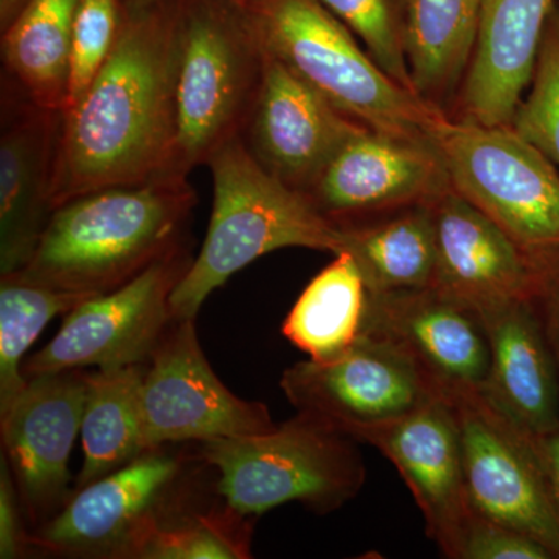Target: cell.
Here are the masks:
<instances>
[{"instance_id":"obj_12","label":"cell","mask_w":559,"mask_h":559,"mask_svg":"<svg viewBox=\"0 0 559 559\" xmlns=\"http://www.w3.org/2000/svg\"><path fill=\"white\" fill-rule=\"evenodd\" d=\"M186 462L164 448L75 489L53 518L32 532V549L75 558L123 559L151 522L179 503Z\"/></svg>"},{"instance_id":"obj_31","label":"cell","mask_w":559,"mask_h":559,"mask_svg":"<svg viewBox=\"0 0 559 559\" xmlns=\"http://www.w3.org/2000/svg\"><path fill=\"white\" fill-rule=\"evenodd\" d=\"M121 14V0H80L73 22L68 109L86 94L112 53L119 38Z\"/></svg>"},{"instance_id":"obj_11","label":"cell","mask_w":559,"mask_h":559,"mask_svg":"<svg viewBox=\"0 0 559 559\" xmlns=\"http://www.w3.org/2000/svg\"><path fill=\"white\" fill-rule=\"evenodd\" d=\"M142 415L146 451L275 428L263 403L238 399L216 377L191 319L175 320L146 364Z\"/></svg>"},{"instance_id":"obj_26","label":"cell","mask_w":559,"mask_h":559,"mask_svg":"<svg viewBox=\"0 0 559 559\" xmlns=\"http://www.w3.org/2000/svg\"><path fill=\"white\" fill-rule=\"evenodd\" d=\"M369 289L348 253L334 255L308 283L282 325L283 336L312 360L326 362L362 334Z\"/></svg>"},{"instance_id":"obj_36","label":"cell","mask_w":559,"mask_h":559,"mask_svg":"<svg viewBox=\"0 0 559 559\" xmlns=\"http://www.w3.org/2000/svg\"><path fill=\"white\" fill-rule=\"evenodd\" d=\"M31 3L32 0H0V32L9 31Z\"/></svg>"},{"instance_id":"obj_18","label":"cell","mask_w":559,"mask_h":559,"mask_svg":"<svg viewBox=\"0 0 559 559\" xmlns=\"http://www.w3.org/2000/svg\"><path fill=\"white\" fill-rule=\"evenodd\" d=\"M362 334L403 349L437 392L481 389L487 381L489 348L479 318L436 288L369 293Z\"/></svg>"},{"instance_id":"obj_3","label":"cell","mask_w":559,"mask_h":559,"mask_svg":"<svg viewBox=\"0 0 559 559\" xmlns=\"http://www.w3.org/2000/svg\"><path fill=\"white\" fill-rule=\"evenodd\" d=\"M207 167L213 210L207 237L173 290V319H197L213 290L260 257L285 248L342 250V230L307 197L275 179L250 156L240 138L221 146Z\"/></svg>"},{"instance_id":"obj_37","label":"cell","mask_w":559,"mask_h":559,"mask_svg":"<svg viewBox=\"0 0 559 559\" xmlns=\"http://www.w3.org/2000/svg\"><path fill=\"white\" fill-rule=\"evenodd\" d=\"M157 2V0H121L123 5H148V3ZM238 2L246 3V5L252 7L257 3L263 2V0H238Z\"/></svg>"},{"instance_id":"obj_10","label":"cell","mask_w":559,"mask_h":559,"mask_svg":"<svg viewBox=\"0 0 559 559\" xmlns=\"http://www.w3.org/2000/svg\"><path fill=\"white\" fill-rule=\"evenodd\" d=\"M280 388L299 414L358 443L439 395L403 349L369 334H360L347 352L326 362L294 364L283 371Z\"/></svg>"},{"instance_id":"obj_23","label":"cell","mask_w":559,"mask_h":559,"mask_svg":"<svg viewBox=\"0 0 559 559\" xmlns=\"http://www.w3.org/2000/svg\"><path fill=\"white\" fill-rule=\"evenodd\" d=\"M146 364L109 367L87 373L81 419L84 462L75 489L102 479L145 454L142 385Z\"/></svg>"},{"instance_id":"obj_2","label":"cell","mask_w":559,"mask_h":559,"mask_svg":"<svg viewBox=\"0 0 559 559\" xmlns=\"http://www.w3.org/2000/svg\"><path fill=\"white\" fill-rule=\"evenodd\" d=\"M197 205L189 179L106 187L62 202L14 277L66 293H109L183 245Z\"/></svg>"},{"instance_id":"obj_17","label":"cell","mask_w":559,"mask_h":559,"mask_svg":"<svg viewBox=\"0 0 559 559\" xmlns=\"http://www.w3.org/2000/svg\"><path fill=\"white\" fill-rule=\"evenodd\" d=\"M362 443L399 469L425 518L428 538L444 558L459 559L473 509L450 403L439 393L406 417L371 430Z\"/></svg>"},{"instance_id":"obj_8","label":"cell","mask_w":559,"mask_h":559,"mask_svg":"<svg viewBox=\"0 0 559 559\" xmlns=\"http://www.w3.org/2000/svg\"><path fill=\"white\" fill-rule=\"evenodd\" d=\"M457 423L471 509L559 559V511L527 432L477 388L440 390Z\"/></svg>"},{"instance_id":"obj_30","label":"cell","mask_w":559,"mask_h":559,"mask_svg":"<svg viewBox=\"0 0 559 559\" xmlns=\"http://www.w3.org/2000/svg\"><path fill=\"white\" fill-rule=\"evenodd\" d=\"M510 127L559 170V2L544 28L527 97H522Z\"/></svg>"},{"instance_id":"obj_20","label":"cell","mask_w":559,"mask_h":559,"mask_svg":"<svg viewBox=\"0 0 559 559\" xmlns=\"http://www.w3.org/2000/svg\"><path fill=\"white\" fill-rule=\"evenodd\" d=\"M557 0H484L459 119L510 124L530 86L544 28Z\"/></svg>"},{"instance_id":"obj_33","label":"cell","mask_w":559,"mask_h":559,"mask_svg":"<svg viewBox=\"0 0 559 559\" xmlns=\"http://www.w3.org/2000/svg\"><path fill=\"white\" fill-rule=\"evenodd\" d=\"M535 286L532 304L546 334L559 378V250L535 253Z\"/></svg>"},{"instance_id":"obj_24","label":"cell","mask_w":559,"mask_h":559,"mask_svg":"<svg viewBox=\"0 0 559 559\" xmlns=\"http://www.w3.org/2000/svg\"><path fill=\"white\" fill-rule=\"evenodd\" d=\"M80 0H32L2 33L3 68L43 108L69 105L73 22Z\"/></svg>"},{"instance_id":"obj_28","label":"cell","mask_w":559,"mask_h":559,"mask_svg":"<svg viewBox=\"0 0 559 559\" xmlns=\"http://www.w3.org/2000/svg\"><path fill=\"white\" fill-rule=\"evenodd\" d=\"M90 297L35 285L14 275L0 277V414L10 409L27 385L22 360L47 323Z\"/></svg>"},{"instance_id":"obj_16","label":"cell","mask_w":559,"mask_h":559,"mask_svg":"<svg viewBox=\"0 0 559 559\" xmlns=\"http://www.w3.org/2000/svg\"><path fill=\"white\" fill-rule=\"evenodd\" d=\"M62 110L43 108L2 70L0 92V277L27 266L53 205Z\"/></svg>"},{"instance_id":"obj_29","label":"cell","mask_w":559,"mask_h":559,"mask_svg":"<svg viewBox=\"0 0 559 559\" xmlns=\"http://www.w3.org/2000/svg\"><path fill=\"white\" fill-rule=\"evenodd\" d=\"M366 46L385 73L415 91L406 50L409 0H320Z\"/></svg>"},{"instance_id":"obj_19","label":"cell","mask_w":559,"mask_h":559,"mask_svg":"<svg viewBox=\"0 0 559 559\" xmlns=\"http://www.w3.org/2000/svg\"><path fill=\"white\" fill-rule=\"evenodd\" d=\"M430 207L437 242L432 288L474 312L532 299L535 263L498 224L452 187Z\"/></svg>"},{"instance_id":"obj_21","label":"cell","mask_w":559,"mask_h":559,"mask_svg":"<svg viewBox=\"0 0 559 559\" xmlns=\"http://www.w3.org/2000/svg\"><path fill=\"white\" fill-rule=\"evenodd\" d=\"M487 336L489 370L481 392L530 433L559 428V378L532 300L476 312Z\"/></svg>"},{"instance_id":"obj_14","label":"cell","mask_w":559,"mask_h":559,"mask_svg":"<svg viewBox=\"0 0 559 559\" xmlns=\"http://www.w3.org/2000/svg\"><path fill=\"white\" fill-rule=\"evenodd\" d=\"M87 373L76 369L33 377L10 409L0 414L2 454L35 528L72 496L69 460L81 430Z\"/></svg>"},{"instance_id":"obj_1","label":"cell","mask_w":559,"mask_h":559,"mask_svg":"<svg viewBox=\"0 0 559 559\" xmlns=\"http://www.w3.org/2000/svg\"><path fill=\"white\" fill-rule=\"evenodd\" d=\"M179 0L123 5L119 38L90 90L64 110L51 205L167 178L178 128Z\"/></svg>"},{"instance_id":"obj_15","label":"cell","mask_w":559,"mask_h":559,"mask_svg":"<svg viewBox=\"0 0 559 559\" xmlns=\"http://www.w3.org/2000/svg\"><path fill=\"white\" fill-rule=\"evenodd\" d=\"M360 128L266 51L259 95L240 134L264 170L307 197Z\"/></svg>"},{"instance_id":"obj_9","label":"cell","mask_w":559,"mask_h":559,"mask_svg":"<svg viewBox=\"0 0 559 559\" xmlns=\"http://www.w3.org/2000/svg\"><path fill=\"white\" fill-rule=\"evenodd\" d=\"M191 261L180 245L120 288L81 301L66 314L53 340L22 364L25 380L87 367L148 364L175 322L171 294Z\"/></svg>"},{"instance_id":"obj_32","label":"cell","mask_w":559,"mask_h":559,"mask_svg":"<svg viewBox=\"0 0 559 559\" xmlns=\"http://www.w3.org/2000/svg\"><path fill=\"white\" fill-rule=\"evenodd\" d=\"M459 559H555L543 544L473 510Z\"/></svg>"},{"instance_id":"obj_4","label":"cell","mask_w":559,"mask_h":559,"mask_svg":"<svg viewBox=\"0 0 559 559\" xmlns=\"http://www.w3.org/2000/svg\"><path fill=\"white\" fill-rule=\"evenodd\" d=\"M266 50L238 0H179L178 128L167 178L189 179L240 138L259 95Z\"/></svg>"},{"instance_id":"obj_25","label":"cell","mask_w":559,"mask_h":559,"mask_svg":"<svg viewBox=\"0 0 559 559\" xmlns=\"http://www.w3.org/2000/svg\"><path fill=\"white\" fill-rule=\"evenodd\" d=\"M484 0H409L406 50L412 83L440 106L462 86L473 57Z\"/></svg>"},{"instance_id":"obj_22","label":"cell","mask_w":559,"mask_h":559,"mask_svg":"<svg viewBox=\"0 0 559 559\" xmlns=\"http://www.w3.org/2000/svg\"><path fill=\"white\" fill-rule=\"evenodd\" d=\"M341 230L340 253L352 255L370 294L432 288L437 242L430 202Z\"/></svg>"},{"instance_id":"obj_6","label":"cell","mask_w":559,"mask_h":559,"mask_svg":"<svg viewBox=\"0 0 559 559\" xmlns=\"http://www.w3.org/2000/svg\"><path fill=\"white\" fill-rule=\"evenodd\" d=\"M198 457L218 473L224 506L245 518L289 502L333 513L367 479L358 441L299 412L270 432L202 441Z\"/></svg>"},{"instance_id":"obj_7","label":"cell","mask_w":559,"mask_h":559,"mask_svg":"<svg viewBox=\"0 0 559 559\" xmlns=\"http://www.w3.org/2000/svg\"><path fill=\"white\" fill-rule=\"evenodd\" d=\"M451 187L528 255L559 250V170L510 124L447 119L433 135Z\"/></svg>"},{"instance_id":"obj_35","label":"cell","mask_w":559,"mask_h":559,"mask_svg":"<svg viewBox=\"0 0 559 559\" xmlns=\"http://www.w3.org/2000/svg\"><path fill=\"white\" fill-rule=\"evenodd\" d=\"M527 436L559 511V428L543 433L527 432Z\"/></svg>"},{"instance_id":"obj_5","label":"cell","mask_w":559,"mask_h":559,"mask_svg":"<svg viewBox=\"0 0 559 559\" xmlns=\"http://www.w3.org/2000/svg\"><path fill=\"white\" fill-rule=\"evenodd\" d=\"M250 9L264 50L349 119L421 142H433L450 119L440 106L390 79L320 0H263Z\"/></svg>"},{"instance_id":"obj_13","label":"cell","mask_w":559,"mask_h":559,"mask_svg":"<svg viewBox=\"0 0 559 559\" xmlns=\"http://www.w3.org/2000/svg\"><path fill=\"white\" fill-rule=\"evenodd\" d=\"M450 189L436 143L364 127L330 162L307 200L323 218L344 229L429 204Z\"/></svg>"},{"instance_id":"obj_27","label":"cell","mask_w":559,"mask_h":559,"mask_svg":"<svg viewBox=\"0 0 559 559\" xmlns=\"http://www.w3.org/2000/svg\"><path fill=\"white\" fill-rule=\"evenodd\" d=\"M252 525L226 506L186 513L180 500L132 540L123 559L250 558Z\"/></svg>"},{"instance_id":"obj_34","label":"cell","mask_w":559,"mask_h":559,"mask_svg":"<svg viewBox=\"0 0 559 559\" xmlns=\"http://www.w3.org/2000/svg\"><path fill=\"white\" fill-rule=\"evenodd\" d=\"M27 514L16 481L7 462L0 457V558L16 559L32 550V532H28Z\"/></svg>"}]
</instances>
